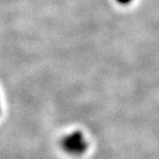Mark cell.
Segmentation results:
<instances>
[{
  "label": "cell",
  "instance_id": "6da1fadb",
  "mask_svg": "<svg viewBox=\"0 0 159 159\" xmlns=\"http://www.w3.org/2000/svg\"><path fill=\"white\" fill-rule=\"evenodd\" d=\"M62 148L67 154L79 156L86 152L87 143L81 132H74L66 135L62 139Z\"/></svg>",
  "mask_w": 159,
  "mask_h": 159
},
{
  "label": "cell",
  "instance_id": "7a4b0ae2",
  "mask_svg": "<svg viewBox=\"0 0 159 159\" xmlns=\"http://www.w3.org/2000/svg\"><path fill=\"white\" fill-rule=\"evenodd\" d=\"M118 3H122V5H128L129 2H132V0H116Z\"/></svg>",
  "mask_w": 159,
  "mask_h": 159
}]
</instances>
